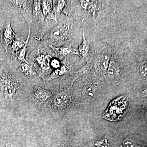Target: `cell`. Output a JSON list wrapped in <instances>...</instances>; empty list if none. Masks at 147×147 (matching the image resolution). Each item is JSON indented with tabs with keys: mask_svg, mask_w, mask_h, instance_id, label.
Segmentation results:
<instances>
[{
	"mask_svg": "<svg viewBox=\"0 0 147 147\" xmlns=\"http://www.w3.org/2000/svg\"><path fill=\"white\" fill-rule=\"evenodd\" d=\"M53 59L50 55H39L36 57V60L41 68L43 70H48L50 68V63Z\"/></svg>",
	"mask_w": 147,
	"mask_h": 147,
	"instance_id": "10",
	"label": "cell"
},
{
	"mask_svg": "<svg viewBox=\"0 0 147 147\" xmlns=\"http://www.w3.org/2000/svg\"><path fill=\"white\" fill-rule=\"evenodd\" d=\"M10 21L11 19H9L6 22L3 32V38L6 50H7L8 46L13 42L15 33L11 28Z\"/></svg>",
	"mask_w": 147,
	"mask_h": 147,
	"instance_id": "8",
	"label": "cell"
},
{
	"mask_svg": "<svg viewBox=\"0 0 147 147\" xmlns=\"http://www.w3.org/2000/svg\"><path fill=\"white\" fill-rule=\"evenodd\" d=\"M110 62V57L106 54L100 55L98 60V63L102 71H107Z\"/></svg>",
	"mask_w": 147,
	"mask_h": 147,
	"instance_id": "18",
	"label": "cell"
},
{
	"mask_svg": "<svg viewBox=\"0 0 147 147\" xmlns=\"http://www.w3.org/2000/svg\"><path fill=\"white\" fill-rule=\"evenodd\" d=\"M55 105L58 107L65 106L68 102L69 96L66 93L62 92L55 95L54 99Z\"/></svg>",
	"mask_w": 147,
	"mask_h": 147,
	"instance_id": "14",
	"label": "cell"
},
{
	"mask_svg": "<svg viewBox=\"0 0 147 147\" xmlns=\"http://www.w3.org/2000/svg\"><path fill=\"white\" fill-rule=\"evenodd\" d=\"M68 71L67 67L65 65H62L60 68L56 69L55 71H53V73H51L47 80L50 81L57 78V77H59L65 74Z\"/></svg>",
	"mask_w": 147,
	"mask_h": 147,
	"instance_id": "19",
	"label": "cell"
},
{
	"mask_svg": "<svg viewBox=\"0 0 147 147\" xmlns=\"http://www.w3.org/2000/svg\"><path fill=\"white\" fill-rule=\"evenodd\" d=\"M95 147H110V144L107 139H103L99 142H96L94 144Z\"/></svg>",
	"mask_w": 147,
	"mask_h": 147,
	"instance_id": "24",
	"label": "cell"
},
{
	"mask_svg": "<svg viewBox=\"0 0 147 147\" xmlns=\"http://www.w3.org/2000/svg\"><path fill=\"white\" fill-rule=\"evenodd\" d=\"M94 93V88L92 85H87L83 88V93L87 97L93 96Z\"/></svg>",
	"mask_w": 147,
	"mask_h": 147,
	"instance_id": "21",
	"label": "cell"
},
{
	"mask_svg": "<svg viewBox=\"0 0 147 147\" xmlns=\"http://www.w3.org/2000/svg\"><path fill=\"white\" fill-rule=\"evenodd\" d=\"M32 18L39 22H43L45 17L41 8V1H34L32 6Z\"/></svg>",
	"mask_w": 147,
	"mask_h": 147,
	"instance_id": "9",
	"label": "cell"
},
{
	"mask_svg": "<svg viewBox=\"0 0 147 147\" xmlns=\"http://www.w3.org/2000/svg\"><path fill=\"white\" fill-rule=\"evenodd\" d=\"M53 95L52 92L48 90L45 89L38 86H36L34 89L33 96L37 103L40 105L43 104L48 98Z\"/></svg>",
	"mask_w": 147,
	"mask_h": 147,
	"instance_id": "5",
	"label": "cell"
},
{
	"mask_svg": "<svg viewBox=\"0 0 147 147\" xmlns=\"http://www.w3.org/2000/svg\"><path fill=\"white\" fill-rule=\"evenodd\" d=\"M147 61L146 60L144 61L140 66V69H139L140 73L144 77L147 76Z\"/></svg>",
	"mask_w": 147,
	"mask_h": 147,
	"instance_id": "23",
	"label": "cell"
},
{
	"mask_svg": "<svg viewBox=\"0 0 147 147\" xmlns=\"http://www.w3.org/2000/svg\"><path fill=\"white\" fill-rule=\"evenodd\" d=\"M26 39H24L23 36L14 33V38L12 43L11 49L13 52H17L24 47L26 43Z\"/></svg>",
	"mask_w": 147,
	"mask_h": 147,
	"instance_id": "12",
	"label": "cell"
},
{
	"mask_svg": "<svg viewBox=\"0 0 147 147\" xmlns=\"http://www.w3.org/2000/svg\"><path fill=\"white\" fill-rule=\"evenodd\" d=\"M19 69L21 72L28 76H34L35 74L33 70L29 65L28 63L22 62L19 67Z\"/></svg>",
	"mask_w": 147,
	"mask_h": 147,
	"instance_id": "20",
	"label": "cell"
},
{
	"mask_svg": "<svg viewBox=\"0 0 147 147\" xmlns=\"http://www.w3.org/2000/svg\"><path fill=\"white\" fill-rule=\"evenodd\" d=\"M9 1L19 10L26 21L29 29H31L33 22L32 6L34 1L11 0Z\"/></svg>",
	"mask_w": 147,
	"mask_h": 147,
	"instance_id": "4",
	"label": "cell"
},
{
	"mask_svg": "<svg viewBox=\"0 0 147 147\" xmlns=\"http://www.w3.org/2000/svg\"><path fill=\"white\" fill-rule=\"evenodd\" d=\"M78 50L79 56L82 59L87 58L89 54L90 42L86 39L84 32H83V42L79 46Z\"/></svg>",
	"mask_w": 147,
	"mask_h": 147,
	"instance_id": "13",
	"label": "cell"
},
{
	"mask_svg": "<svg viewBox=\"0 0 147 147\" xmlns=\"http://www.w3.org/2000/svg\"><path fill=\"white\" fill-rule=\"evenodd\" d=\"M107 71L109 78L113 79L119 72V66L118 63L116 61L115 59L113 56L110 59Z\"/></svg>",
	"mask_w": 147,
	"mask_h": 147,
	"instance_id": "11",
	"label": "cell"
},
{
	"mask_svg": "<svg viewBox=\"0 0 147 147\" xmlns=\"http://www.w3.org/2000/svg\"><path fill=\"white\" fill-rule=\"evenodd\" d=\"M69 24L62 23L54 27L47 36L49 45L60 47V44L65 42L69 35Z\"/></svg>",
	"mask_w": 147,
	"mask_h": 147,
	"instance_id": "2",
	"label": "cell"
},
{
	"mask_svg": "<svg viewBox=\"0 0 147 147\" xmlns=\"http://www.w3.org/2000/svg\"><path fill=\"white\" fill-rule=\"evenodd\" d=\"M81 6L84 9L87 10L94 16L98 8V1H82Z\"/></svg>",
	"mask_w": 147,
	"mask_h": 147,
	"instance_id": "15",
	"label": "cell"
},
{
	"mask_svg": "<svg viewBox=\"0 0 147 147\" xmlns=\"http://www.w3.org/2000/svg\"><path fill=\"white\" fill-rule=\"evenodd\" d=\"M134 144L133 141L130 139H127L123 143L120 147H134Z\"/></svg>",
	"mask_w": 147,
	"mask_h": 147,
	"instance_id": "25",
	"label": "cell"
},
{
	"mask_svg": "<svg viewBox=\"0 0 147 147\" xmlns=\"http://www.w3.org/2000/svg\"><path fill=\"white\" fill-rule=\"evenodd\" d=\"M65 2L64 0L53 1V9L50 16L47 19L53 20L58 23L57 16L62 12L63 9L65 6Z\"/></svg>",
	"mask_w": 147,
	"mask_h": 147,
	"instance_id": "6",
	"label": "cell"
},
{
	"mask_svg": "<svg viewBox=\"0 0 147 147\" xmlns=\"http://www.w3.org/2000/svg\"><path fill=\"white\" fill-rule=\"evenodd\" d=\"M41 8L43 16L47 18L53 9V1H41Z\"/></svg>",
	"mask_w": 147,
	"mask_h": 147,
	"instance_id": "17",
	"label": "cell"
},
{
	"mask_svg": "<svg viewBox=\"0 0 147 147\" xmlns=\"http://www.w3.org/2000/svg\"><path fill=\"white\" fill-rule=\"evenodd\" d=\"M0 86L6 98H11L18 91V85L13 78L6 73H0Z\"/></svg>",
	"mask_w": 147,
	"mask_h": 147,
	"instance_id": "3",
	"label": "cell"
},
{
	"mask_svg": "<svg viewBox=\"0 0 147 147\" xmlns=\"http://www.w3.org/2000/svg\"><path fill=\"white\" fill-rule=\"evenodd\" d=\"M31 29H29L28 34L26 38V41L25 45L21 50L16 52V58L18 60L21 61L22 62H25L26 63H28L26 59V54L27 52V48L28 43L30 35Z\"/></svg>",
	"mask_w": 147,
	"mask_h": 147,
	"instance_id": "16",
	"label": "cell"
},
{
	"mask_svg": "<svg viewBox=\"0 0 147 147\" xmlns=\"http://www.w3.org/2000/svg\"><path fill=\"white\" fill-rule=\"evenodd\" d=\"M127 106L126 98L124 96L119 97L109 105L103 117L108 120H118L126 112Z\"/></svg>",
	"mask_w": 147,
	"mask_h": 147,
	"instance_id": "1",
	"label": "cell"
},
{
	"mask_svg": "<svg viewBox=\"0 0 147 147\" xmlns=\"http://www.w3.org/2000/svg\"><path fill=\"white\" fill-rule=\"evenodd\" d=\"M50 47L57 55L66 56L69 55H76L79 56V52L77 49L72 48L70 45H65L60 47H55L49 45Z\"/></svg>",
	"mask_w": 147,
	"mask_h": 147,
	"instance_id": "7",
	"label": "cell"
},
{
	"mask_svg": "<svg viewBox=\"0 0 147 147\" xmlns=\"http://www.w3.org/2000/svg\"><path fill=\"white\" fill-rule=\"evenodd\" d=\"M61 66V63L59 60L57 59H52L50 62V67L55 69H57Z\"/></svg>",
	"mask_w": 147,
	"mask_h": 147,
	"instance_id": "22",
	"label": "cell"
}]
</instances>
